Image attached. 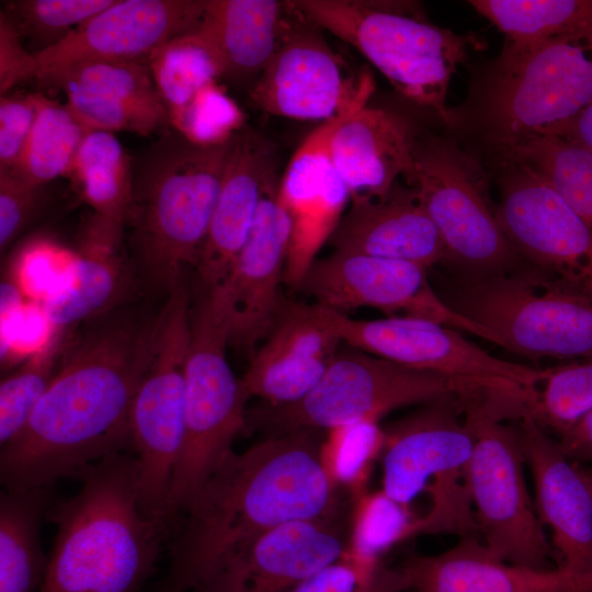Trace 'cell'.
Masks as SVG:
<instances>
[{
  "label": "cell",
  "mask_w": 592,
  "mask_h": 592,
  "mask_svg": "<svg viewBox=\"0 0 592 592\" xmlns=\"http://www.w3.org/2000/svg\"><path fill=\"white\" fill-rule=\"evenodd\" d=\"M37 64L33 53L22 46V37L10 18L0 13V93L4 95L21 81L35 78Z\"/></svg>",
  "instance_id": "46"
},
{
  "label": "cell",
  "mask_w": 592,
  "mask_h": 592,
  "mask_svg": "<svg viewBox=\"0 0 592 592\" xmlns=\"http://www.w3.org/2000/svg\"><path fill=\"white\" fill-rule=\"evenodd\" d=\"M288 2L286 31L251 86L250 100L271 115L322 123L352 103L361 90L363 72L353 76L326 41L322 29Z\"/></svg>",
  "instance_id": "17"
},
{
  "label": "cell",
  "mask_w": 592,
  "mask_h": 592,
  "mask_svg": "<svg viewBox=\"0 0 592 592\" xmlns=\"http://www.w3.org/2000/svg\"><path fill=\"white\" fill-rule=\"evenodd\" d=\"M341 515L291 521L264 532L194 592H292L342 558L349 533Z\"/></svg>",
  "instance_id": "21"
},
{
  "label": "cell",
  "mask_w": 592,
  "mask_h": 592,
  "mask_svg": "<svg viewBox=\"0 0 592 592\" xmlns=\"http://www.w3.org/2000/svg\"><path fill=\"white\" fill-rule=\"evenodd\" d=\"M374 90L373 76L366 75L352 103L322 122L304 139L280 180L278 200L292 220L284 277L289 286H300L316 254L329 241L351 200L348 186L332 163L330 144L341 124L367 105Z\"/></svg>",
  "instance_id": "18"
},
{
  "label": "cell",
  "mask_w": 592,
  "mask_h": 592,
  "mask_svg": "<svg viewBox=\"0 0 592 592\" xmlns=\"http://www.w3.org/2000/svg\"><path fill=\"white\" fill-rule=\"evenodd\" d=\"M534 487L535 508L551 532L557 567L592 578V498L557 439L524 411L516 419Z\"/></svg>",
  "instance_id": "23"
},
{
  "label": "cell",
  "mask_w": 592,
  "mask_h": 592,
  "mask_svg": "<svg viewBox=\"0 0 592 592\" xmlns=\"http://www.w3.org/2000/svg\"><path fill=\"white\" fill-rule=\"evenodd\" d=\"M123 226L94 214L80 236L73 277L47 295L43 311L55 330L95 317L118 304L129 287Z\"/></svg>",
  "instance_id": "29"
},
{
  "label": "cell",
  "mask_w": 592,
  "mask_h": 592,
  "mask_svg": "<svg viewBox=\"0 0 592 592\" xmlns=\"http://www.w3.org/2000/svg\"><path fill=\"white\" fill-rule=\"evenodd\" d=\"M468 3L505 36L525 47L592 32V0H473Z\"/></svg>",
  "instance_id": "32"
},
{
  "label": "cell",
  "mask_w": 592,
  "mask_h": 592,
  "mask_svg": "<svg viewBox=\"0 0 592 592\" xmlns=\"http://www.w3.org/2000/svg\"><path fill=\"white\" fill-rule=\"evenodd\" d=\"M43 203V186L34 185L11 171H0L1 252L22 232Z\"/></svg>",
  "instance_id": "44"
},
{
  "label": "cell",
  "mask_w": 592,
  "mask_h": 592,
  "mask_svg": "<svg viewBox=\"0 0 592 592\" xmlns=\"http://www.w3.org/2000/svg\"><path fill=\"white\" fill-rule=\"evenodd\" d=\"M289 14L288 1L206 0L190 33L208 52L221 79L252 86L281 43Z\"/></svg>",
  "instance_id": "28"
},
{
  "label": "cell",
  "mask_w": 592,
  "mask_h": 592,
  "mask_svg": "<svg viewBox=\"0 0 592 592\" xmlns=\"http://www.w3.org/2000/svg\"><path fill=\"white\" fill-rule=\"evenodd\" d=\"M113 2L114 0H19L8 2L3 12L13 22L21 37H31L43 43L46 48L61 41Z\"/></svg>",
  "instance_id": "41"
},
{
  "label": "cell",
  "mask_w": 592,
  "mask_h": 592,
  "mask_svg": "<svg viewBox=\"0 0 592 592\" xmlns=\"http://www.w3.org/2000/svg\"><path fill=\"white\" fill-rule=\"evenodd\" d=\"M37 93H7L0 98V171H11L31 134Z\"/></svg>",
  "instance_id": "45"
},
{
  "label": "cell",
  "mask_w": 592,
  "mask_h": 592,
  "mask_svg": "<svg viewBox=\"0 0 592 592\" xmlns=\"http://www.w3.org/2000/svg\"><path fill=\"white\" fill-rule=\"evenodd\" d=\"M346 549L342 558L367 573H376L382 559L397 544L421 534L420 516L384 490L351 499Z\"/></svg>",
  "instance_id": "33"
},
{
  "label": "cell",
  "mask_w": 592,
  "mask_h": 592,
  "mask_svg": "<svg viewBox=\"0 0 592 592\" xmlns=\"http://www.w3.org/2000/svg\"><path fill=\"white\" fill-rule=\"evenodd\" d=\"M162 309L156 350L135 395L129 421L140 508L146 515L168 523V499L185 433L191 308L183 284L169 295Z\"/></svg>",
  "instance_id": "12"
},
{
  "label": "cell",
  "mask_w": 592,
  "mask_h": 592,
  "mask_svg": "<svg viewBox=\"0 0 592 592\" xmlns=\"http://www.w3.org/2000/svg\"><path fill=\"white\" fill-rule=\"evenodd\" d=\"M318 431L269 436L231 451L182 515L167 543L169 567L151 592L196 591L239 548L296 520L341 514L339 489L319 457Z\"/></svg>",
  "instance_id": "2"
},
{
  "label": "cell",
  "mask_w": 592,
  "mask_h": 592,
  "mask_svg": "<svg viewBox=\"0 0 592 592\" xmlns=\"http://www.w3.org/2000/svg\"><path fill=\"white\" fill-rule=\"evenodd\" d=\"M504 161L497 216L509 242L524 261L592 295V228L533 169Z\"/></svg>",
  "instance_id": "16"
},
{
  "label": "cell",
  "mask_w": 592,
  "mask_h": 592,
  "mask_svg": "<svg viewBox=\"0 0 592 592\" xmlns=\"http://www.w3.org/2000/svg\"><path fill=\"white\" fill-rule=\"evenodd\" d=\"M524 400L485 388L466 399L464 417L475 434L466 468L479 536L497 558L521 567L550 570L557 557L538 517L525 476L516 419Z\"/></svg>",
  "instance_id": "5"
},
{
  "label": "cell",
  "mask_w": 592,
  "mask_h": 592,
  "mask_svg": "<svg viewBox=\"0 0 592 592\" xmlns=\"http://www.w3.org/2000/svg\"><path fill=\"white\" fill-rule=\"evenodd\" d=\"M206 0H114L58 43L34 52L35 78L84 61H147L171 39L193 30Z\"/></svg>",
  "instance_id": "20"
},
{
  "label": "cell",
  "mask_w": 592,
  "mask_h": 592,
  "mask_svg": "<svg viewBox=\"0 0 592 592\" xmlns=\"http://www.w3.org/2000/svg\"><path fill=\"white\" fill-rule=\"evenodd\" d=\"M62 330L48 340L0 384V443L13 440L26 425L53 380L64 350Z\"/></svg>",
  "instance_id": "40"
},
{
  "label": "cell",
  "mask_w": 592,
  "mask_h": 592,
  "mask_svg": "<svg viewBox=\"0 0 592 592\" xmlns=\"http://www.w3.org/2000/svg\"><path fill=\"white\" fill-rule=\"evenodd\" d=\"M557 441L569 460L592 467V411L558 435Z\"/></svg>",
  "instance_id": "47"
},
{
  "label": "cell",
  "mask_w": 592,
  "mask_h": 592,
  "mask_svg": "<svg viewBox=\"0 0 592 592\" xmlns=\"http://www.w3.org/2000/svg\"><path fill=\"white\" fill-rule=\"evenodd\" d=\"M232 138L201 146L171 128L133 160L132 244L147 276L169 295L184 267L197 264Z\"/></svg>",
  "instance_id": "4"
},
{
  "label": "cell",
  "mask_w": 592,
  "mask_h": 592,
  "mask_svg": "<svg viewBox=\"0 0 592 592\" xmlns=\"http://www.w3.org/2000/svg\"><path fill=\"white\" fill-rule=\"evenodd\" d=\"M147 62L170 125L221 79L208 52L190 32L155 50Z\"/></svg>",
  "instance_id": "36"
},
{
  "label": "cell",
  "mask_w": 592,
  "mask_h": 592,
  "mask_svg": "<svg viewBox=\"0 0 592 592\" xmlns=\"http://www.w3.org/2000/svg\"><path fill=\"white\" fill-rule=\"evenodd\" d=\"M229 330L205 294L191 310V339L185 363V433L168 499L172 526L232 451L247 426L250 398L226 355Z\"/></svg>",
  "instance_id": "10"
},
{
  "label": "cell",
  "mask_w": 592,
  "mask_h": 592,
  "mask_svg": "<svg viewBox=\"0 0 592 592\" xmlns=\"http://www.w3.org/2000/svg\"><path fill=\"white\" fill-rule=\"evenodd\" d=\"M592 104V32L505 46L483 106L500 151L570 122Z\"/></svg>",
  "instance_id": "9"
},
{
  "label": "cell",
  "mask_w": 592,
  "mask_h": 592,
  "mask_svg": "<svg viewBox=\"0 0 592 592\" xmlns=\"http://www.w3.org/2000/svg\"><path fill=\"white\" fill-rule=\"evenodd\" d=\"M62 91L65 105L88 132H129L147 136L170 125L166 110L139 106L78 88Z\"/></svg>",
  "instance_id": "42"
},
{
  "label": "cell",
  "mask_w": 592,
  "mask_h": 592,
  "mask_svg": "<svg viewBox=\"0 0 592 592\" xmlns=\"http://www.w3.org/2000/svg\"><path fill=\"white\" fill-rule=\"evenodd\" d=\"M162 321L163 309L105 320L68 349L24 429L1 446L4 489L53 487L132 448L130 409Z\"/></svg>",
  "instance_id": "1"
},
{
  "label": "cell",
  "mask_w": 592,
  "mask_h": 592,
  "mask_svg": "<svg viewBox=\"0 0 592 592\" xmlns=\"http://www.w3.org/2000/svg\"><path fill=\"white\" fill-rule=\"evenodd\" d=\"M320 29L358 50L401 95L453 121L448 86L474 36L428 22L403 1L292 0Z\"/></svg>",
  "instance_id": "6"
},
{
  "label": "cell",
  "mask_w": 592,
  "mask_h": 592,
  "mask_svg": "<svg viewBox=\"0 0 592 592\" xmlns=\"http://www.w3.org/2000/svg\"><path fill=\"white\" fill-rule=\"evenodd\" d=\"M280 180L267 183L251 231L225 280L206 291L229 329V344L253 351L274 326L284 303L280 285L285 277L292 234L288 212L278 200Z\"/></svg>",
  "instance_id": "19"
},
{
  "label": "cell",
  "mask_w": 592,
  "mask_h": 592,
  "mask_svg": "<svg viewBox=\"0 0 592 592\" xmlns=\"http://www.w3.org/2000/svg\"><path fill=\"white\" fill-rule=\"evenodd\" d=\"M399 567L412 592H592L591 577L505 562L477 537L459 538L441 554L412 556Z\"/></svg>",
  "instance_id": "26"
},
{
  "label": "cell",
  "mask_w": 592,
  "mask_h": 592,
  "mask_svg": "<svg viewBox=\"0 0 592 592\" xmlns=\"http://www.w3.org/2000/svg\"><path fill=\"white\" fill-rule=\"evenodd\" d=\"M545 135H556L592 151V104L570 122Z\"/></svg>",
  "instance_id": "48"
},
{
  "label": "cell",
  "mask_w": 592,
  "mask_h": 592,
  "mask_svg": "<svg viewBox=\"0 0 592 592\" xmlns=\"http://www.w3.org/2000/svg\"><path fill=\"white\" fill-rule=\"evenodd\" d=\"M274 175V146L257 132L241 128L232 138L208 234L196 264L205 291L218 286L228 274Z\"/></svg>",
  "instance_id": "24"
},
{
  "label": "cell",
  "mask_w": 592,
  "mask_h": 592,
  "mask_svg": "<svg viewBox=\"0 0 592 592\" xmlns=\"http://www.w3.org/2000/svg\"><path fill=\"white\" fill-rule=\"evenodd\" d=\"M87 133L65 104L37 93L35 121L11 172L39 186L68 177Z\"/></svg>",
  "instance_id": "35"
},
{
  "label": "cell",
  "mask_w": 592,
  "mask_h": 592,
  "mask_svg": "<svg viewBox=\"0 0 592 592\" xmlns=\"http://www.w3.org/2000/svg\"><path fill=\"white\" fill-rule=\"evenodd\" d=\"M538 173L592 228V151L556 135H537L501 151Z\"/></svg>",
  "instance_id": "34"
},
{
  "label": "cell",
  "mask_w": 592,
  "mask_h": 592,
  "mask_svg": "<svg viewBox=\"0 0 592 592\" xmlns=\"http://www.w3.org/2000/svg\"><path fill=\"white\" fill-rule=\"evenodd\" d=\"M592 411V357L549 367L533 398L525 405L528 414L557 436Z\"/></svg>",
  "instance_id": "39"
},
{
  "label": "cell",
  "mask_w": 592,
  "mask_h": 592,
  "mask_svg": "<svg viewBox=\"0 0 592 592\" xmlns=\"http://www.w3.org/2000/svg\"><path fill=\"white\" fill-rule=\"evenodd\" d=\"M482 385L417 371L354 349L339 352L316 387L296 403L265 406L252 412L270 436L300 429L329 430L358 421H377L405 406L447 395H467Z\"/></svg>",
  "instance_id": "11"
},
{
  "label": "cell",
  "mask_w": 592,
  "mask_h": 592,
  "mask_svg": "<svg viewBox=\"0 0 592 592\" xmlns=\"http://www.w3.org/2000/svg\"><path fill=\"white\" fill-rule=\"evenodd\" d=\"M36 79L61 90L78 88L139 106L166 110L147 61H84L49 70Z\"/></svg>",
  "instance_id": "37"
},
{
  "label": "cell",
  "mask_w": 592,
  "mask_h": 592,
  "mask_svg": "<svg viewBox=\"0 0 592 592\" xmlns=\"http://www.w3.org/2000/svg\"><path fill=\"white\" fill-rule=\"evenodd\" d=\"M385 446V430L377 421H358L327 430L319 457L322 468L339 490L351 499L367 491V483Z\"/></svg>",
  "instance_id": "38"
},
{
  "label": "cell",
  "mask_w": 592,
  "mask_h": 592,
  "mask_svg": "<svg viewBox=\"0 0 592 592\" xmlns=\"http://www.w3.org/2000/svg\"><path fill=\"white\" fill-rule=\"evenodd\" d=\"M405 180L436 227L448 262L464 274L500 272L523 261L500 226L485 172L455 145L417 139Z\"/></svg>",
  "instance_id": "13"
},
{
  "label": "cell",
  "mask_w": 592,
  "mask_h": 592,
  "mask_svg": "<svg viewBox=\"0 0 592 592\" xmlns=\"http://www.w3.org/2000/svg\"><path fill=\"white\" fill-rule=\"evenodd\" d=\"M471 394L441 397L384 429L382 490L407 506L430 497L422 534L480 538L466 485L475 434L464 412Z\"/></svg>",
  "instance_id": "8"
},
{
  "label": "cell",
  "mask_w": 592,
  "mask_h": 592,
  "mask_svg": "<svg viewBox=\"0 0 592 592\" xmlns=\"http://www.w3.org/2000/svg\"><path fill=\"white\" fill-rule=\"evenodd\" d=\"M340 343L327 308L284 303L264 342L254 351L242 386L249 397H260L270 407L296 403L323 377Z\"/></svg>",
  "instance_id": "22"
},
{
  "label": "cell",
  "mask_w": 592,
  "mask_h": 592,
  "mask_svg": "<svg viewBox=\"0 0 592 592\" xmlns=\"http://www.w3.org/2000/svg\"><path fill=\"white\" fill-rule=\"evenodd\" d=\"M576 466L592 498V467L585 465Z\"/></svg>",
  "instance_id": "49"
},
{
  "label": "cell",
  "mask_w": 592,
  "mask_h": 592,
  "mask_svg": "<svg viewBox=\"0 0 592 592\" xmlns=\"http://www.w3.org/2000/svg\"><path fill=\"white\" fill-rule=\"evenodd\" d=\"M327 310L342 342L408 368L506 390L526 400L549 371L499 358L458 330L432 320L410 316L361 320Z\"/></svg>",
  "instance_id": "14"
},
{
  "label": "cell",
  "mask_w": 592,
  "mask_h": 592,
  "mask_svg": "<svg viewBox=\"0 0 592 592\" xmlns=\"http://www.w3.org/2000/svg\"><path fill=\"white\" fill-rule=\"evenodd\" d=\"M76 479L46 514L56 535L39 592H141L171 527L141 510L135 456H106Z\"/></svg>",
  "instance_id": "3"
},
{
  "label": "cell",
  "mask_w": 592,
  "mask_h": 592,
  "mask_svg": "<svg viewBox=\"0 0 592 592\" xmlns=\"http://www.w3.org/2000/svg\"><path fill=\"white\" fill-rule=\"evenodd\" d=\"M428 271L413 262L333 251L312 262L299 288L317 305L343 315L362 307L379 309L389 317L403 312L497 344L490 332L454 311L437 295Z\"/></svg>",
  "instance_id": "15"
},
{
  "label": "cell",
  "mask_w": 592,
  "mask_h": 592,
  "mask_svg": "<svg viewBox=\"0 0 592 592\" xmlns=\"http://www.w3.org/2000/svg\"><path fill=\"white\" fill-rule=\"evenodd\" d=\"M417 138L398 114L368 105L334 133L330 157L351 202L383 196L411 172Z\"/></svg>",
  "instance_id": "27"
},
{
  "label": "cell",
  "mask_w": 592,
  "mask_h": 592,
  "mask_svg": "<svg viewBox=\"0 0 592 592\" xmlns=\"http://www.w3.org/2000/svg\"><path fill=\"white\" fill-rule=\"evenodd\" d=\"M68 177L94 214L127 223L133 205V160L112 133L88 132Z\"/></svg>",
  "instance_id": "31"
},
{
  "label": "cell",
  "mask_w": 592,
  "mask_h": 592,
  "mask_svg": "<svg viewBox=\"0 0 592 592\" xmlns=\"http://www.w3.org/2000/svg\"><path fill=\"white\" fill-rule=\"evenodd\" d=\"M463 277L443 300L497 345L533 360L592 357V295L579 286L524 260Z\"/></svg>",
  "instance_id": "7"
},
{
  "label": "cell",
  "mask_w": 592,
  "mask_h": 592,
  "mask_svg": "<svg viewBox=\"0 0 592 592\" xmlns=\"http://www.w3.org/2000/svg\"><path fill=\"white\" fill-rule=\"evenodd\" d=\"M328 243L355 252L432 266L448 262L433 221L410 185L396 182L383 196L353 201Z\"/></svg>",
  "instance_id": "25"
},
{
  "label": "cell",
  "mask_w": 592,
  "mask_h": 592,
  "mask_svg": "<svg viewBox=\"0 0 592 592\" xmlns=\"http://www.w3.org/2000/svg\"><path fill=\"white\" fill-rule=\"evenodd\" d=\"M53 487L0 494V592H34L45 577L48 557L42 522L53 500Z\"/></svg>",
  "instance_id": "30"
},
{
  "label": "cell",
  "mask_w": 592,
  "mask_h": 592,
  "mask_svg": "<svg viewBox=\"0 0 592 592\" xmlns=\"http://www.w3.org/2000/svg\"><path fill=\"white\" fill-rule=\"evenodd\" d=\"M292 592H408L400 567L367 573L344 558L317 571Z\"/></svg>",
  "instance_id": "43"
}]
</instances>
